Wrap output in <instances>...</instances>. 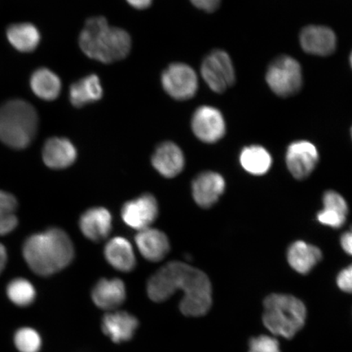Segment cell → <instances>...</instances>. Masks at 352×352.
Segmentation results:
<instances>
[{"label": "cell", "mask_w": 352, "mask_h": 352, "mask_svg": "<svg viewBox=\"0 0 352 352\" xmlns=\"http://www.w3.org/2000/svg\"><path fill=\"white\" fill-rule=\"evenodd\" d=\"M351 136H352V129H351Z\"/></svg>", "instance_id": "37"}, {"label": "cell", "mask_w": 352, "mask_h": 352, "mask_svg": "<svg viewBox=\"0 0 352 352\" xmlns=\"http://www.w3.org/2000/svg\"><path fill=\"white\" fill-rule=\"evenodd\" d=\"M226 189V182L221 175L214 171H205L193 180V199L202 208H210L217 204Z\"/></svg>", "instance_id": "12"}, {"label": "cell", "mask_w": 352, "mask_h": 352, "mask_svg": "<svg viewBox=\"0 0 352 352\" xmlns=\"http://www.w3.org/2000/svg\"><path fill=\"white\" fill-rule=\"evenodd\" d=\"M79 46L91 59L109 64L126 58L131 48V38L126 30L109 26L103 16L86 21L79 35Z\"/></svg>", "instance_id": "3"}, {"label": "cell", "mask_w": 352, "mask_h": 352, "mask_svg": "<svg viewBox=\"0 0 352 352\" xmlns=\"http://www.w3.org/2000/svg\"><path fill=\"white\" fill-rule=\"evenodd\" d=\"M131 6L138 8V10H145L151 7L153 0H126Z\"/></svg>", "instance_id": "34"}, {"label": "cell", "mask_w": 352, "mask_h": 352, "mask_svg": "<svg viewBox=\"0 0 352 352\" xmlns=\"http://www.w3.org/2000/svg\"><path fill=\"white\" fill-rule=\"evenodd\" d=\"M266 80L272 91L280 96L296 94L302 86L301 66L296 59L281 56L267 69Z\"/></svg>", "instance_id": "6"}, {"label": "cell", "mask_w": 352, "mask_h": 352, "mask_svg": "<svg viewBox=\"0 0 352 352\" xmlns=\"http://www.w3.org/2000/svg\"><path fill=\"white\" fill-rule=\"evenodd\" d=\"M30 87L35 95L47 101L58 98L61 91L60 79L57 74L47 68H41L30 78Z\"/></svg>", "instance_id": "24"}, {"label": "cell", "mask_w": 352, "mask_h": 352, "mask_svg": "<svg viewBox=\"0 0 352 352\" xmlns=\"http://www.w3.org/2000/svg\"><path fill=\"white\" fill-rule=\"evenodd\" d=\"M322 258V253L316 246L297 241L289 246L287 259L290 267L298 274H307Z\"/></svg>", "instance_id": "20"}, {"label": "cell", "mask_w": 352, "mask_h": 352, "mask_svg": "<svg viewBox=\"0 0 352 352\" xmlns=\"http://www.w3.org/2000/svg\"><path fill=\"white\" fill-rule=\"evenodd\" d=\"M161 80L166 94L175 100H189L197 94V74L191 66L186 64L170 65L162 73Z\"/></svg>", "instance_id": "8"}, {"label": "cell", "mask_w": 352, "mask_h": 352, "mask_svg": "<svg viewBox=\"0 0 352 352\" xmlns=\"http://www.w3.org/2000/svg\"><path fill=\"white\" fill-rule=\"evenodd\" d=\"M196 8L208 12H212L219 7L221 0H191Z\"/></svg>", "instance_id": "32"}, {"label": "cell", "mask_w": 352, "mask_h": 352, "mask_svg": "<svg viewBox=\"0 0 352 352\" xmlns=\"http://www.w3.org/2000/svg\"><path fill=\"white\" fill-rule=\"evenodd\" d=\"M350 61H351V67H352V52H351V57H350Z\"/></svg>", "instance_id": "36"}, {"label": "cell", "mask_w": 352, "mask_h": 352, "mask_svg": "<svg viewBox=\"0 0 352 352\" xmlns=\"http://www.w3.org/2000/svg\"><path fill=\"white\" fill-rule=\"evenodd\" d=\"M138 325L135 316L126 311H117L104 315L101 328L113 342L121 343L131 340Z\"/></svg>", "instance_id": "18"}, {"label": "cell", "mask_w": 352, "mask_h": 352, "mask_svg": "<svg viewBox=\"0 0 352 352\" xmlns=\"http://www.w3.org/2000/svg\"><path fill=\"white\" fill-rule=\"evenodd\" d=\"M300 43L307 54L328 56L336 50L337 41L332 30L324 26L310 25L302 30Z\"/></svg>", "instance_id": "14"}, {"label": "cell", "mask_w": 352, "mask_h": 352, "mask_svg": "<svg viewBox=\"0 0 352 352\" xmlns=\"http://www.w3.org/2000/svg\"><path fill=\"white\" fill-rule=\"evenodd\" d=\"M177 290L184 296L179 309L184 316H204L212 305V286L208 275L200 270L179 261L160 268L148 281L147 293L155 302L166 301Z\"/></svg>", "instance_id": "1"}, {"label": "cell", "mask_w": 352, "mask_h": 352, "mask_svg": "<svg viewBox=\"0 0 352 352\" xmlns=\"http://www.w3.org/2000/svg\"><path fill=\"white\" fill-rule=\"evenodd\" d=\"M7 296L15 305L28 307L34 301L36 292L34 285L28 280L16 278L8 285Z\"/></svg>", "instance_id": "28"}, {"label": "cell", "mask_w": 352, "mask_h": 352, "mask_svg": "<svg viewBox=\"0 0 352 352\" xmlns=\"http://www.w3.org/2000/svg\"><path fill=\"white\" fill-rule=\"evenodd\" d=\"M263 308V322L274 336L290 340L305 327L306 307L296 297L272 294L264 299Z\"/></svg>", "instance_id": "5"}, {"label": "cell", "mask_w": 352, "mask_h": 352, "mask_svg": "<svg viewBox=\"0 0 352 352\" xmlns=\"http://www.w3.org/2000/svg\"><path fill=\"white\" fill-rule=\"evenodd\" d=\"M323 210L316 217L318 221L334 228L342 227L349 213V206L344 198L336 191H327L323 197Z\"/></svg>", "instance_id": "22"}, {"label": "cell", "mask_w": 352, "mask_h": 352, "mask_svg": "<svg viewBox=\"0 0 352 352\" xmlns=\"http://www.w3.org/2000/svg\"><path fill=\"white\" fill-rule=\"evenodd\" d=\"M192 130L201 142L213 144L221 140L226 134V122L219 110L204 105L193 113Z\"/></svg>", "instance_id": "9"}, {"label": "cell", "mask_w": 352, "mask_h": 352, "mask_svg": "<svg viewBox=\"0 0 352 352\" xmlns=\"http://www.w3.org/2000/svg\"><path fill=\"white\" fill-rule=\"evenodd\" d=\"M184 153L177 144L166 142L158 145L152 156L154 168L166 178H174L184 166Z\"/></svg>", "instance_id": "13"}, {"label": "cell", "mask_w": 352, "mask_h": 352, "mask_svg": "<svg viewBox=\"0 0 352 352\" xmlns=\"http://www.w3.org/2000/svg\"><path fill=\"white\" fill-rule=\"evenodd\" d=\"M38 129L36 110L26 101L12 100L0 108V140L8 146L28 148L36 136Z\"/></svg>", "instance_id": "4"}, {"label": "cell", "mask_w": 352, "mask_h": 352, "mask_svg": "<svg viewBox=\"0 0 352 352\" xmlns=\"http://www.w3.org/2000/svg\"><path fill=\"white\" fill-rule=\"evenodd\" d=\"M241 165L250 174H266L272 166V157L265 148L258 145L246 147L240 155Z\"/></svg>", "instance_id": "26"}, {"label": "cell", "mask_w": 352, "mask_h": 352, "mask_svg": "<svg viewBox=\"0 0 352 352\" xmlns=\"http://www.w3.org/2000/svg\"><path fill=\"white\" fill-rule=\"evenodd\" d=\"M16 198L12 193L0 190V235L12 232L19 224L15 212L17 209Z\"/></svg>", "instance_id": "27"}, {"label": "cell", "mask_w": 352, "mask_h": 352, "mask_svg": "<svg viewBox=\"0 0 352 352\" xmlns=\"http://www.w3.org/2000/svg\"><path fill=\"white\" fill-rule=\"evenodd\" d=\"M23 256L34 274L52 276L73 261V242L65 231L52 228L30 236L23 245Z\"/></svg>", "instance_id": "2"}, {"label": "cell", "mask_w": 352, "mask_h": 352, "mask_svg": "<svg viewBox=\"0 0 352 352\" xmlns=\"http://www.w3.org/2000/svg\"><path fill=\"white\" fill-rule=\"evenodd\" d=\"M8 41L17 51L32 52L41 43V33L30 23H19L10 26L7 30Z\"/></svg>", "instance_id": "25"}, {"label": "cell", "mask_w": 352, "mask_h": 352, "mask_svg": "<svg viewBox=\"0 0 352 352\" xmlns=\"http://www.w3.org/2000/svg\"><path fill=\"white\" fill-rule=\"evenodd\" d=\"M103 96V88L100 78L96 74H90L73 83L69 88L70 102L77 108L98 101Z\"/></svg>", "instance_id": "23"}, {"label": "cell", "mask_w": 352, "mask_h": 352, "mask_svg": "<svg viewBox=\"0 0 352 352\" xmlns=\"http://www.w3.org/2000/svg\"><path fill=\"white\" fill-rule=\"evenodd\" d=\"M135 240L140 254L148 261L160 262L170 252L168 237L156 228L149 227L139 231Z\"/></svg>", "instance_id": "15"}, {"label": "cell", "mask_w": 352, "mask_h": 352, "mask_svg": "<svg viewBox=\"0 0 352 352\" xmlns=\"http://www.w3.org/2000/svg\"><path fill=\"white\" fill-rule=\"evenodd\" d=\"M319 161V153L314 144L300 140L289 145L286 153V164L289 173L298 179L309 176Z\"/></svg>", "instance_id": "11"}, {"label": "cell", "mask_w": 352, "mask_h": 352, "mask_svg": "<svg viewBox=\"0 0 352 352\" xmlns=\"http://www.w3.org/2000/svg\"><path fill=\"white\" fill-rule=\"evenodd\" d=\"M91 298L96 306L101 309H116L125 301V285L120 279H101L92 289Z\"/></svg>", "instance_id": "19"}, {"label": "cell", "mask_w": 352, "mask_h": 352, "mask_svg": "<svg viewBox=\"0 0 352 352\" xmlns=\"http://www.w3.org/2000/svg\"><path fill=\"white\" fill-rule=\"evenodd\" d=\"M8 261V254L6 246L0 243V274H2L4 268H6Z\"/></svg>", "instance_id": "35"}, {"label": "cell", "mask_w": 352, "mask_h": 352, "mask_svg": "<svg viewBox=\"0 0 352 352\" xmlns=\"http://www.w3.org/2000/svg\"><path fill=\"white\" fill-rule=\"evenodd\" d=\"M77 158V151L68 139H48L43 148L44 164L52 169H65L72 166Z\"/></svg>", "instance_id": "16"}, {"label": "cell", "mask_w": 352, "mask_h": 352, "mask_svg": "<svg viewBox=\"0 0 352 352\" xmlns=\"http://www.w3.org/2000/svg\"><path fill=\"white\" fill-rule=\"evenodd\" d=\"M341 245L344 252L352 256V227L349 231L342 234L341 237Z\"/></svg>", "instance_id": "33"}, {"label": "cell", "mask_w": 352, "mask_h": 352, "mask_svg": "<svg viewBox=\"0 0 352 352\" xmlns=\"http://www.w3.org/2000/svg\"><path fill=\"white\" fill-rule=\"evenodd\" d=\"M337 285L343 292L352 294V264L338 274Z\"/></svg>", "instance_id": "31"}, {"label": "cell", "mask_w": 352, "mask_h": 352, "mask_svg": "<svg viewBox=\"0 0 352 352\" xmlns=\"http://www.w3.org/2000/svg\"><path fill=\"white\" fill-rule=\"evenodd\" d=\"M104 257L116 270L129 272L136 264L133 248L129 241L117 236L110 240L104 248Z\"/></svg>", "instance_id": "21"}, {"label": "cell", "mask_w": 352, "mask_h": 352, "mask_svg": "<svg viewBox=\"0 0 352 352\" xmlns=\"http://www.w3.org/2000/svg\"><path fill=\"white\" fill-rule=\"evenodd\" d=\"M79 227L87 239L96 242L104 240L112 230V215L107 209L94 208L85 211Z\"/></svg>", "instance_id": "17"}, {"label": "cell", "mask_w": 352, "mask_h": 352, "mask_svg": "<svg viewBox=\"0 0 352 352\" xmlns=\"http://www.w3.org/2000/svg\"><path fill=\"white\" fill-rule=\"evenodd\" d=\"M249 352H281L278 341L275 338L261 336L250 340Z\"/></svg>", "instance_id": "30"}, {"label": "cell", "mask_w": 352, "mask_h": 352, "mask_svg": "<svg viewBox=\"0 0 352 352\" xmlns=\"http://www.w3.org/2000/svg\"><path fill=\"white\" fill-rule=\"evenodd\" d=\"M15 346L20 352H39L42 346V340L36 330L30 328H21L14 336Z\"/></svg>", "instance_id": "29"}, {"label": "cell", "mask_w": 352, "mask_h": 352, "mask_svg": "<svg viewBox=\"0 0 352 352\" xmlns=\"http://www.w3.org/2000/svg\"><path fill=\"white\" fill-rule=\"evenodd\" d=\"M201 72L206 85L217 94L226 91L235 82V70L230 56L222 50H214L206 57Z\"/></svg>", "instance_id": "7"}, {"label": "cell", "mask_w": 352, "mask_h": 352, "mask_svg": "<svg viewBox=\"0 0 352 352\" xmlns=\"http://www.w3.org/2000/svg\"><path fill=\"white\" fill-rule=\"evenodd\" d=\"M157 214V201L149 193L127 201L122 209L123 221L138 231L149 228L155 221Z\"/></svg>", "instance_id": "10"}]
</instances>
